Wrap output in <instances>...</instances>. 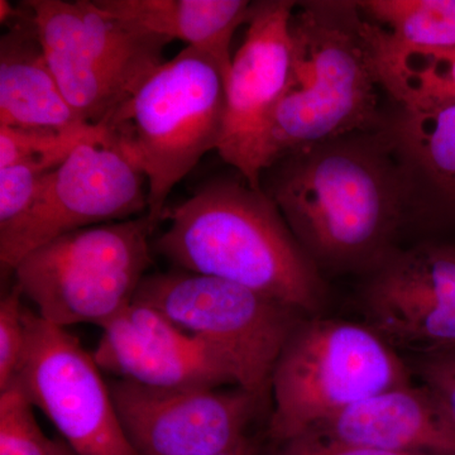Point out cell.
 Instances as JSON below:
<instances>
[{
  "mask_svg": "<svg viewBox=\"0 0 455 455\" xmlns=\"http://www.w3.org/2000/svg\"><path fill=\"white\" fill-rule=\"evenodd\" d=\"M169 228L154 250L175 267L241 284L295 310L314 313L324 287L314 260L263 188L212 179L166 208Z\"/></svg>",
  "mask_w": 455,
  "mask_h": 455,
  "instance_id": "cell-1",
  "label": "cell"
},
{
  "mask_svg": "<svg viewBox=\"0 0 455 455\" xmlns=\"http://www.w3.org/2000/svg\"><path fill=\"white\" fill-rule=\"evenodd\" d=\"M268 170L266 194L309 256L355 265L385 247L401 187L379 147L341 137L292 152Z\"/></svg>",
  "mask_w": 455,
  "mask_h": 455,
  "instance_id": "cell-2",
  "label": "cell"
},
{
  "mask_svg": "<svg viewBox=\"0 0 455 455\" xmlns=\"http://www.w3.org/2000/svg\"><path fill=\"white\" fill-rule=\"evenodd\" d=\"M358 3L307 2L292 14V77L272 116L265 172L281 158L372 128L376 56Z\"/></svg>",
  "mask_w": 455,
  "mask_h": 455,
  "instance_id": "cell-3",
  "label": "cell"
},
{
  "mask_svg": "<svg viewBox=\"0 0 455 455\" xmlns=\"http://www.w3.org/2000/svg\"><path fill=\"white\" fill-rule=\"evenodd\" d=\"M229 70L205 51L185 47L164 62L104 123L145 172L147 217L160 226L173 188L220 147Z\"/></svg>",
  "mask_w": 455,
  "mask_h": 455,
  "instance_id": "cell-4",
  "label": "cell"
},
{
  "mask_svg": "<svg viewBox=\"0 0 455 455\" xmlns=\"http://www.w3.org/2000/svg\"><path fill=\"white\" fill-rule=\"evenodd\" d=\"M409 383L406 364L372 326L299 322L272 372L268 435L280 443L299 438L366 398Z\"/></svg>",
  "mask_w": 455,
  "mask_h": 455,
  "instance_id": "cell-5",
  "label": "cell"
},
{
  "mask_svg": "<svg viewBox=\"0 0 455 455\" xmlns=\"http://www.w3.org/2000/svg\"><path fill=\"white\" fill-rule=\"evenodd\" d=\"M156 229L143 214L57 236L17 263L16 287L51 324L101 326L134 301Z\"/></svg>",
  "mask_w": 455,
  "mask_h": 455,
  "instance_id": "cell-6",
  "label": "cell"
},
{
  "mask_svg": "<svg viewBox=\"0 0 455 455\" xmlns=\"http://www.w3.org/2000/svg\"><path fill=\"white\" fill-rule=\"evenodd\" d=\"M51 70L77 116L104 124L164 64L171 41L125 25L90 0H27Z\"/></svg>",
  "mask_w": 455,
  "mask_h": 455,
  "instance_id": "cell-7",
  "label": "cell"
},
{
  "mask_svg": "<svg viewBox=\"0 0 455 455\" xmlns=\"http://www.w3.org/2000/svg\"><path fill=\"white\" fill-rule=\"evenodd\" d=\"M134 300L169 317L220 357L236 387L259 398L269 391L281 350L299 313L247 287L193 272L146 276Z\"/></svg>",
  "mask_w": 455,
  "mask_h": 455,
  "instance_id": "cell-8",
  "label": "cell"
},
{
  "mask_svg": "<svg viewBox=\"0 0 455 455\" xmlns=\"http://www.w3.org/2000/svg\"><path fill=\"white\" fill-rule=\"evenodd\" d=\"M147 209L145 172L118 134L101 124L51 171L25 217L0 235L3 271H13L26 254L57 236L140 217Z\"/></svg>",
  "mask_w": 455,
  "mask_h": 455,
  "instance_id": "cell-9",
  "label": "cell"
},
{
  "mask_svg": "<svg viewBox=\"0 0 455 455\" xmlns=\"http://www.w3.org/2000/svg\"><path fill=\"white\" fill-rule=\"evenodd\" d=\"M26 347L16 381L77 455H139L100 370L68 329L26 307Z\"/></svg>",
  "mask_w": 455,
  "mask_h": 455,
  "instance_id": "cell-10",
  "label": "cell"
},
{
  "mask_svg": "<svg viewBox=\"0 0 455 455\" xmlns=\"http://www.w3.org/2000/svg\"><path fill=\"white\" fill-rule=\"evenodd\" d=\"M295 7L287 0L252 5L243 44L227 77L226 116L217 151L253 188H262L269 125L291 83Z\"/></svg>",
  "mask_w": 455,
  "mask_h": 455,
  "instance_id": "cell-11",
  "label": "cell"
},
{
  "mask_svg": "<svg viewBox=\"0 0 455 455\" xmlns=\"http://www.w3.org/2000/svg\"><path fill=\"white\" fill-rule=\"evenodd\" d=\"M125 435L139 455H212L247 440L260 398L243 388H156L109 383Z\"/></svg>",
  "mask_w": 455,
  "mask_h": 455,
  "instance_id": "cell-12",
  "label": "cell"
},
{
  "mask_svg": "<svg viewBox=\"0 0 455 455\" xmlns=\"http://www.w3.org/2000/svg\"><path fill=\"white\" fill-rule=\"evenodd\" d=\"M366 310L392 346L455 348V247L424 244L388 259L368 284Z\"/></svg>",
  "mask_w": 455,
  "mask_h": 455,
  "instance_id": "cell-13",
  "label": "cell"
},
{
  "mask_svg": "<svg viewBox=\"0 0 455 455\" xmlns=\"http://www.w3.org/2000/svg\"><path fill=\"white\" fill-rule=\"evenodd\" d=\"M99 328L92 357L118 379L156 388L235 386L226 364L203 341L143 302L134 300Z\"/></svg>",
  "mask_w": 455,
  "mask_h": 455,
  "instance_id": "cell-14",
  "label": "cell"
},
{
  "mask_svg": "<svg viewBox=\"0 0 455 455\" xmlns=\"http://www.w3.org/2000/svg\"><path fill=\"white\" fill-rule=\"evenodd\" d=\"M307 434L392 453L455 455V427L444 407L412 383L366 398Z\"/></svg>",
  "mask_w": 455,
  "mask_h": 455,
  "instance_id": "cell-15",
  "label": "cell"
},
{
  "mask_svg": "<svg viewBox=\"0 0 455 455\" xmlns=\"http://www.w3.org/2000/svg\"><path fill=\"white\" fill-rule=\"evenodd\" d=\"M7 27L0 38V125L65 131L88 124L66 100L23 3Z\"/></svg>",
  "mask_w": 455,
  "mask_h": 455,
  "instance_id": "cell-16",
  "label": "cell"
},
{
  "mask_svg": "<svg viewBox=\"0 0 455 455\" xmlns=\"http://www.w3.org/2000/svg\"><path fill=\"white\" fill-rule=\"evenodd\" d=\"M108 16L149 35L217 57L230 70V44L248 23L252 4L245 0H94Z\"/></svg>",
  "mask_w": 455,
  "mask_h": 455,
  "instance_id": "cell-17",
  "label": "cell"
},
{
  "mask_svg": "<svg viewBox=\"0 0 455 455\" xmlns=\"http://www.w3.org/2000/svg\"><path fill=\"white\" fill-rule=\"evenodd\" d=\"M377 41L392 52H455V0H368Z\"/></svg>",
  "mask_w": 455,
  "mask_h": 455,
  "instance_id": "cell-18",
  "label": "cell"
},
{
  "mask_svg": "<svg viewBox=\"0 0 455 455\" xmlns=\"http://www.w3.org/2000/svg\"><path fill=\"white\" fill-rule=\"evenodd\" d=\"M379 84L405 112L455 107V52H392L379 44L371 25Z\"/></svg>",
  "mask_w": 455,
  "mask_h": 455,
  "instance_id": "cell-19",
  "label": "cell"
},
{
  "mask_svg": "<svg viewBox=\"0 0 455 455\" xmlns=\"http://www.w3.org/2000/svg\"><path fill=\"white\" fill-rule=\"evenodd\" d=\"M397 140L410 164L455 202V107L405 112Z\"/></svg>",
  "mask_w": 455,
  "mask_h": 455,
  "instance_id": "cell-20",
  "label": "cell"
},
{
  "mask_svg": "<svg viewBox=\"0 0 455 455\" xmlns=\"http://www.w3.org/2000/svg\"><path fill=\"white\" fill-rule=\"evenodd\" d=\"M100 128L101 124H83L56 131L0 125V169L20 163H37L55 170Z\"/></svg>",
  "mask_w": 455,
  "mask_h": 455,
  "instance_id": "cell-21",
  "label": "cell"
},
{
  "mask_svg": "<svg viewBox=\"0 0 455 455\" xmlns=\"http://www.w3.org/2000/svg\"><path fill=\"white\" fill-rule=\"evenodd\" d=\"M35 409L16 379L0 390V455H55L57 439L44 435Z\"/></svg>",
  "mask_w": 455,
  "mask_h": 455,
  "instance_id": "cell-22",
  "label": "cell"
},
{
  "mask_svg": "<svg viewBox=\"0 0 455 455\" xmlns=\"http://www.w3.org/2000/svg\"><path fill=\"white\" fill-rule=\"evenodd\" d=\"M52 169L37 163H20L0 169V235L32 208Z\"/></svg>",
  "mask_w": 455,
  "mask_h": 455,
  "instance_id": "cell-23",
  "label": "cell"
},
{
  "mask_svg": "<svg viewBox=\"0 0 455 455\" xmlns=\"http://www.w3.org/2000/svg\"><path fill=\"white\" fill-rule=\"evenodd\" d=\"M23 295L18 287L0 300V390L16 379L26 347Z\"/></svg>",
  "mask_w": 455,
  "mask_h": 455,
  "instance_id": "cell-24",
  "label": "cell"
},
{
  "mask_svg": "<svg viewBox=\"0 0 455 455\" xmlns=\"http://www.w3.org/2000/svg\"><path fill=\"white\" fill-rule=\"evenodd\" d=\"M420 372L423 385L444 407L455 427V348L424 353Z\"/></svg>",
  "mask_w": 455,
  "mask_h": 455,
  "instance_id": "cell-25",
  "label": "cell"
},
{
  "mask_svg": "<svg viewBox=\"0 0 455 455\" xmlns=\"http://www.w3.org/2000/svg\"><path fill=\"white\" fill-rule=\"evenodd\" d=\"M283 444V448L276 455H423L392 453L377 449L355 447L320 438L314 434H305Z\"/></svg>",
  "mask_w": 455,
  "mask_h": 455,
  "instance_id": "cell-26",
  "label": "cell"
},
{
  "mask_svg": "<svg viewBox=\"0 0 455 455\" xmlns=\"http://www.w3.org/2000/svg\"><path fill=\"white\" fill-rule=\"evenodd\" d=\"M212 455H256V453H254V449L252 444H251L250 440L247 439L245 442L242 443L241 445H238V447L232 449V451Z\"/></svg>",
  "mask_w": 455,
  "mask_h": 455,
  "instance_id": "cell-27",
  "label": "cell"
},
{
  "mask_svg": "<svg viewBox=\"0 0 455 455\" xmlns=\"http://www.w3.org/2000/svg\"><path fill=\"white\" fill-rule=\"evenodd\" d=\"M55 455H77L68 447V444L62 439H57V448Z\"/></svg>",
  "mask_w": 455,
  "mask_h": 455,
  "instance_id": "cell-28",
  "label": "cell"
}]
</instances>
